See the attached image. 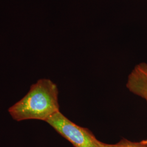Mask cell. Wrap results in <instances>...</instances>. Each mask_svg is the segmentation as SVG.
<instances>
[{"instance_id":"obj_1","label":"cell","mask_w":147,"mask_h":147,"mask_svg":"<svg viewBox=\"0 0 147 147\" xmlns=\"http://www.w3.org/2000/svg\"><path fill=\"white\" fill-rule=\"evenodd\" d=\"M59 111L57 85L50 79H42L33 84L23 98L8 109V112L18 121L37 119L46 121Z\"/></svg>"},{"instance_id":"obj_2","label":"cell","mask_w":147,"mask_h":147,"mask_svg":"<svg viewBox=\"0 0 147 147\" xmlns=\"http://www.w3.org/2000/svg\"><path fill=\"white\" fill-rule=\"evenodd\" d=\"M59 135L74 147H99L92 132L70 121L58 111L46 121Z\"/></svg>"},{"instance_id":"obj_3","label":"cell","mask_w":147,"mask_h":147,"mask_svg":"<svg viewBox=\"0 0 147 147\" xmlns=\"http://www.w3.org/2000/svg\"><path fill=\"white\" fill-rule=\"evenodd\" d=\"M126 87L144 99L147 104V63H140L134 67L128 76Z\"/></svg>"},{"instance_id":"obj_4","label":"cell","mask_w":147,"mask_h":147,"mask_svg":"<svg viewBox=\"0 0 147 147\" xmlns=\"http://www.w3.org/2000/svg\"><path fill=\"white\" fill-rule=\"evenodd\" d=\"M96 142L99 147H147V140L140 142H132L123 138L115 144H107L97 139Z\"/></svg>"}]
</instances>
